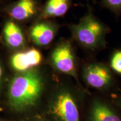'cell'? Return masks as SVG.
Instances as JSON below:
<instances>
[{"instance_id":"cell-1","label":"cell","mask_w":121,"mask_h":121,"mask_svg":"<svg viewBox=\"0 0 121 121\" xmlns=\"http://www.w3.org/2000/svg\"><path fill=\"white\" fill-rule=\"evenodd\" d=\"M43 89L40 74L31 69L15 77L9 90L10 104L16 110L25 109L34 105L40 98Z\"/></svg>"},{"instance_id":"cell-2","label":"cell","mask_w":121,"mask_h":121,"mask_svg":"<svg viewBox=\"0 0 121 121\" xmlns=\"http://www.w3.org/2000/svg\"><path fill=\"white\" fill-rule=\"evenodd\" d=\"M74 39L82 46L95 49L103 46L107 30L90 12L78 24L71 26Z\"/></svg>"},{"instance_id":"cell-3","label":"cell","mask_w":121,"mask_h":121,"mask_svg":"<svg viewBox=\"0 0 121 121\" xmlns=\"http://www.w3.org/2000/svg\"><path fill=\"white\" fill-rule=\"evenodd\" d=\"M49 112L54 121H80L78 104L68 90H62L56 94Z\"/></svg>"},{"instance_id":"cell-4","label":"cell","mask_w":121,"mask_h":121,"mask_svg":"<svg viewBox=\"0 0 121 121\" xmlns=\"http://www.w3.org/2000/svg\"><path fill=\"white\" fill-rule=\"evenodd\" d=\"M51 62L58 71L71 76L78 80L75 56L69 42L64 41L58 44L51 54Z\"/></svg>"},{"instance_id":"cell-5","label":"cell","mask_w":121,"mask_h":121,"mask_svg":"<svg viewBox=\"0 0 121 121\" xmlns=\"http://www.w3.org/2000/svg\"><path fill=\"white\" fill-rule=\"evenodd\" d=\"M83 75L86 82L95 89L105 88L109 85L112 80L109 69L99 63L87 66L84 69Z\"/></svg>"},{"instance_id":"cell-6","label":"cell","mask_w":121,"mask_h":121,"mask_svg":"<svg viewBox=\"0 0 121 121\" xmlns=\"http://www.w3.org/2000/svg\"><path fill=\"white\" fill-rule=\"evenodd\" d=\"M42 60V54L38 50L31 49L15 54L12 57L11 63L15 70L25 72L39 65Z\"/></svg>"},{"instance_id":"cell-7","label":"cell","mask_w":121,"mask_h":121,"mask_svg":"<svg viewBox=\"0 0 121 121\" xmlns=\"http://www.w3.org/2000/svg\"><path fill=\"white\" fill-rule=\"evenodd\" d=\"M57 29L49 22L37 23L30 30V37L34 43L39 46H45L52 42L56 34Z\"/></svg>"},{"instance_id":"cell-8","label":"cell","mask_w":121,"mask_h":121,"mask_svg":"<svg viewBox=\"0 0 121 121\" xmlns=\"http://www.w3.org/2000/svg\"><path fill=\"white\" fill-rule=\"evenodd\" d=\"M38 7L37 0H17L10 6V15L16 20H25L35 14Z\"/></svg>"},{"instance_id":"cell-9","label":"cell","mask_w":121,"mask_h":121,"mask_svg":"<svg viewBox=\"0 0 121 121\" xmlns=\"http://www.w3.org/2000/svg\"><path fill=\"white\" fill-rule=\"evenodd\" d=\"M89 121H121V117L108 105L95 101L91 108Z\"/></svg>"},{"instance_id":"cell-10","label":"cell","mask_w":121,"mask_h":121,"mask_svg":"<svg viewBox=\"0 0 121 121\" xmlns=\"http://www.w3.org/2000/svg\"><path fill=\"white\" fill-rule=\"evenodd\" d=\"M4 34L6 42L10 47L19 48L25 43V38L21 29L15 22H9L4 25Z\"/></svg>"},{"instance_id":"cell-11","label":"cell","mask_w":121,"mask_h":121,"mask_svg":"<svg viewBox=\"0 0 121 121\" xmlns=\"http://www.w3.org/2000/svg\"><path fill=\"white\" fill-rule=\"evenodd\" d=\"M71 0H47L43 7L42 16L45 18L60 17L66 14Z\"/></svg>"},{"instance_id":"cell-12","label":"cell","mask_w":121,"mask_h":121,"mask_svg":"<svg viewBox=\"0 0 121 121\" xmlns=\"http://www.w3.org/2000/svg\"><path fill=\"white\" fill-rule=\"evenodd\" d=\"M110 66L115 72L121 75V51L113 53L110 60Z\"/></svg>"},{"instance_id":"cell-13","label":"cell","mask_w":121,"mask_h":121,"mask_svg":"<svg viewBox=\"0 0 121 121\" xmlns=\"http://www.w3.org/2000/svg\"><path fill=\"white\" fill-rule=\"evenodd\" d=\"M104 6L114 12L121 11V0H102Z\"/></svg>"},{"instance_id":"cell-14","label":"cell","mask_w":121,"mask_h":121,"mask_svg":"<svg viewBox=\"0 0 121 121\" xmlns=\"http://www.w3.org/2000/svg\"><path fill=\"white\" fill-rule=\"evenodd\" d=\"M2 67H1V63H0V82H1V78H2Z\"/></svg>"},{"instance_id":"cell-15","label":"cell","mask_w":121,"mask_h":121,"mask_svg":"<svg viewBox=\"0 0 121 121\" xmlns=\"http://www.w3.org/2000/svg\"><path fill=\"white\" fill-rule=\"evenodd\" d=\"M118 104H119V107H120L121 108V97L119 98V100H118Z\"/></svg>"},{"instance_id":"cell-16","label":"cell","mask_w":121,"mask_h":121,"mask_svg":"<svg viewBox=\"0 0 121 121\" xmlns=\"http://www.w3.org/2000/svg\"><path fill=\"white\" fill-rule=\"evenodd\" d=\"M7 0H0V4H2L3 2H5V1H6Z\"/></svg>"},{"instance_id":"cell-17","label":"cell","mask_w":121,"mask_h":121,"mask_svg":"<svg viewBox=\"0 0 121 121\" xmlns=\"http://www.w3.org/2000/svg\"><path fill=\"white\" fill-rule=\"evenodd\" d=\"M92 1H93L94 2V1H95V0H92Z\"/></svg>"}]
</instances>
